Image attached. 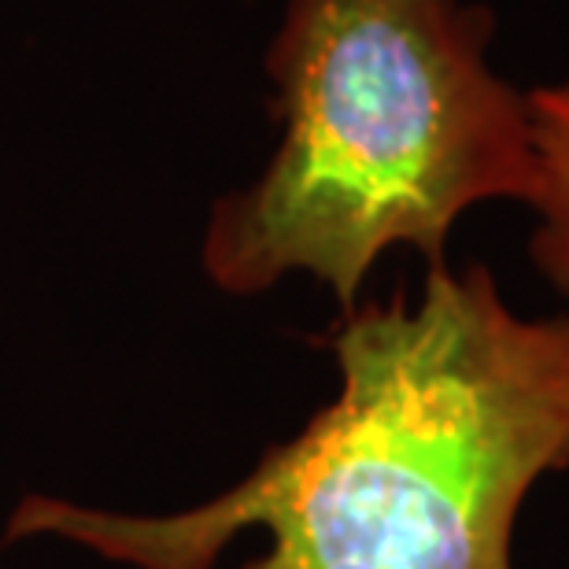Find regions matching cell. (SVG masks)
I'll return each instance as SVG.
<instances>
[{"instance_id": "3", "label": "cell", "mask_w": 569, "mask_h": 569, "mask_svg": "<svg viewBox=\"0 0 569 569\" xmlns=\"http://www.w3.org/2000/svg\"><path fill=\"white\" fill-rule=\"evenodd\" d=\"M537 141V197H532L529 263L569 300V78L529 89Z\"/></svg>"}, {"instance_id": "1", "label": "cell", "mask_w": 569, "mask_h": 569, "mask_svg": "<svg viewBox=\"0 0 569 569\" xmlns=\"http://www.w3.org/2000/svg\"><path fill=\"white\" fill-rule=\"evenodd\" d=\"M337 396L252 470L181 510L30 492L4 540H60L127 569H515L526 499L569 470V311L521 315L488 263L426 267L415 300L329 333Z\"/></svg>"}, {"instance_id": "2", "label": "cell", "mask_w": 569, "mask_h": 569, "mask_svg": "<svg viewBox=\"0 0 569 569\" xmlns=\"http://www.w3.org/2000/svg\"><path fill=\"white\" fill-rule=\"evenodd\" d=\"M492 38L477 0H284L263 60L281 133L263 170L211 203L208 284L248 300L311 278L348 315L381 256L440 267L473 208H529V93L488 60Z\"/></svg>"}]
</instances>
